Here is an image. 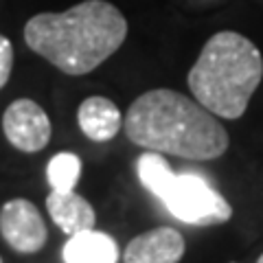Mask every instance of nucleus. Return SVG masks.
Wrapping results in <instances>:
<instances>
[{
	"mask_svg": "<svg viewBox=\"0 0 263 263\" xmlns=\"http://www.w3.org/2000/svg\"><path fill=\"white\" fill-rule=\"evenodd\" d=\"M127 138L138 147L186 160H215L228 149V132L200 101L169 88L136 99L123 119Z\"/></svg>",
	"mask_w": 263,
	"mask_h": 263,
	"instance_id": "f257e3e1",
	"label": "nucleus"
},
{
	"mask_svg": "<svg viewBox=\"0 0 263 263\" xmlns=\"http://www.w3.org/2000/svg\"><path fill=\"white\" fill-rule=\"evenodd\" d=\"M125 37V15L108 0H84L64 13H37L24 27L31 51L72 77L92 72Z\"/></svg>",
	"mask_w": 263,
	"mask_h": 263,
	"instance_id": "f03ea898",
	"label": "nucleus"
},
{
	"mask_svg": "<svg viewBox=\"0 0 263 263\" xmlns=\"http://www.w3.org/2000/svg\"><path fill=\"white\" fill-rule=\"evenodd\" d=\"M263 79V55L237 31H219L204 44L189 70L193 99L221 119H239Z\"/></svg>",
	"mask_w": 263,
	"mask_h": 263,
	"instance_id": "7ed1b4c3",
	"label": "nucleus"
},
{
	"mask_svg": "<svg viewBox=\"0 0 263 263\" xmlns=\"http://www.w3.org/2000/svg\"><path fill=\"white\" fill-rule=\"evenodd\" d=\"M160 200L171 215L184 224L213 226L233 217V206L226 197L197 174H176Z\"/></svg>",
	"mask_w": 263,
	"mask_h": 263,
	"instance_id": "20e7f679",
	"label": "nucleus"
},
{
	"mask_svg": "<svg viewBox=\"0 0 263 263\" xmlns=\"http://www.w3.org/2000/svg\"><path fill=\"white\" fill-rule=\"evenodd\" d=\"M5 136L15 149L20 152H40L51 141L53 127L42 105H37L33 99H15L5 110L3 117Z\"/></svg>",
	"mask_w": 263,
	"mask_h": 263,
	"instance_id": "39448f33",
	"label": "nucleus"
},
{
	"mask_svg": "<svg viewBox=\"0 0 263 263\" xmlns=\"http://www.w3.org/2000/svg\"><path fill=\"white\" fill-rule=\"evenodd\" d=\"M0 233L15 252L22 254L42 250L48 237L46 224L35 204L22 197L5 202L0 209Z\"/></svg>",
	"mask_w": 263,
	"mask_h": 263,
	"instance_id": "423d86ee",
	"label": "nucleus"
},
{
	"mask_svg": "<svg viewBox=\"0 0 263 263\" xmlns=\"http://www.w3.org/2000/svg\"><path fill=\"white\" fill-rule=\"evenodd\" d=\"M184 237L171 226H158L134 237L125 252V263H178L184 254Z\"/></svg>",
	"mask_w": 263,
	"mask_h": 263,
	"instance_id": "0eeeda50",
	"label": "nucleus"
},
{
	"mask_svg": "<svg viewBox=\"0 0 263 263\" xmlns=\"http://www.w3.org/2000/svg\"><path fill=\"white\" fill-rule=\"evenodd\" d=\"M46 209L51 213V219L60 226L66 235H77L84 230L95 228L97 215L86 197L75 191H53L46 197Z\"/></svg>",
	"mask_w": 263,
	"mask_h": 263,
	"instance_id": "6e6552de",
	"label": "nucleus"
},
{
	"mask_svg": "<svg viewBox=\"0 0 263 263\" xmlns=\"http://www.w3.org/2000/svg\"><path fill=\"white\" fill-rule=\"evenodd\" d=\"M77 121H79L81 132L95 143L112 141L123 125L121 110L108 97H88L79 105Z\"/></svg>",
	"mask_w": 263,
	"mask_h": 263,
	"instance_id": "1a4fd4ad",
	"label": "nucleus"
},
{
	"mask_svg": "<svg viewBox=\"0 0 263 263\" xmlns=\"http://www.w3.org/2000/svg\"><path fill=\"white\" fill-rule=\"evenodd\" d=\"M119 246L108 233L101 230H84L70 235L64 246V263H117Z\"/></svg>",
	"mask_w": 263,
	"mask_h": 263,
	"instance_id": "9d476101",
	"label": "nucleus"
},
{
	"mask_svg": "<svg viewBox=\"0 0 263 263\" xmlns=\"http://www.w3.org/2000/svg\"><path fill=\"white\" fill-rule=\"evenodd\" d=\"M136 174L141 178L143 186L152 191L156 197H162L164 191L169 189L171 180L176 174L169 169V162L162 158L160 152H147L136 160Z\"/></svg>",
	"mask_w": 263,
	"mask_h": 263,
	"instance_id": "9b49d317",
	"label": "nucleus"
},
{
	"mask_svg": "<svg viewBox=\"0 0 263 263\" xmlns=\"http://www.w3.org/2000/svg\"><path fill=\"white\" fill-rule=\"evenodd\" d=\"M81 176V158L77 154L62 152L48 160L46 178L53 191H75Z\"/></svg>",
	"mask_w": 263,
	"mask_h": 263,
	"instance_id": "f8f14e48",
	"label": "nucleus"
},
{
	"mask_svg": "<svg viewBox=\"0 0 263 263\" xmlns=\"http://www.w3.org/2000/svg\"><path fill=\"white\" fill-rule=\"evenodd\" d=\"M13 68V46L5 35H0V88H5V84L11 77Z\"/></svg>",
	"mask_w": 263,
	"mask_h": 263,
	"instance_id": "ddd939ff",
	"label": "nucleus"
},
{
	"mask_svg": "<svg viewBox=\"0 0 263 263\" xmlns=\"http://www.w3.org/2000/svg\"><path fill=\"white\" fill-rule=\"evenodd\" d=\"M257 263H263V254H261V257H259V259H257Z\"/></svg>",
	"mask_w": 263,
	"mask_h": 263,
	"instance_id": "4468645a",
	"label": "nucleus"
},
{
	"mask_svg": "<svg viewBox=\"0 0 263 263\" xmlns=\"http://www.w3.org/2000/svg\"><path fill=\"white\" fill-rule=\"evenodd\" d=\"M0 263H3V259H0Z\"/></svg>",
	"mask_w": 263,
	"mask_h": 263,
	"instance_id": "2eb2a0df",
	"label": "nucleus"
}]
</instances>
